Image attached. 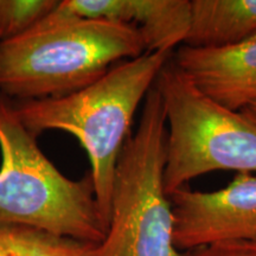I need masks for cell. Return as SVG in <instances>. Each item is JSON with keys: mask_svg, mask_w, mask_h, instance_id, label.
Here are the masks:
<instances>
[{"mask_svg": "<svg viewBox=\"0 0 256 256\" xmlns=\"http://www.w3.org/2000/svg\"><path fill=\"white\" fill-rule=\"evenodd\" d=\"M145 52L136 28L52 10L26 34L0 42V92L20 102L60 98Z\"/></svg>", "mask_w": 256, "mask_h": 256, "instance_id": "cell-1", "label": "cell"}, {"mask_svg": "<svg viewBox=\"0 0 256 256\" xmlns=\"http://www.w3.org/2000/svg\"><path fill=\"white\" fill-rule=\"evenodd\" d=\"M172 55L145 52L118 63L81 90L14 106L18 119L34 136L44 130H62L78 140L90 162L89 172L107 228L115 170L132 134L134 114Z\"/></svg>", "mask_w": 256, "mask_h": 256, "instance_id": "cell-2", "label": "cell"}, {"mask_svg": "<svg viewBox=\"0 0 256 256\" xmlns=\"http://www.w3.org/2000/svg\"><path fill=\"white\" fill-rule=\"evenodd\" d=\"M0 224L100 244L107 226L90 172L66 177L22 124L14 104L0 98Z\"/></svg>", "mask_w": 256, "mask_h": 256, "instance_id": "cell-3", "label": "cell"}, {"mask_svg": "<svg viewBox=\"0 0 256 256\" xmlns=\"http://www.w3.org/2000/svg\"><path fill=\"white\" fill-rule=\"evenodd\" d=\"M166 119L168 196L214 171L256 174V119L200 92L170 58L154 82Z\"/></svg>", "mask_w": 256, "mask_h": 256, "instance_id": "cell-4", "label": "cell"}, {"mask_svg": "<svg viewBox=\"0 0 256 256\" xmlns=\"http://www.w3.org/2000/svg\"><path fill=\"white\" fill-rule=\"evenodd\" d=\"M166 119L154 86L136 130L115 170L110 217L96 256H180L174 241V214L164 188Z\"/></svg>", "mask_w": 256, "mask_h": 256, "instance_id": "cell-5", "label": "cell"}, {"mask_svg": "<svg viewBox=\"0 0 256 256\" xmlns=\"http://www.w3.org/2000/svg\"><path fill=\"white\" fill-rule=\"evenodd\" d=\"M178 252L223 242L256 241V174L238 172L217 191L182 188L168 196Z\"/></svg>", "mask_w": 256, "mask_h": 256, "instance_id": "cell-6", "label": "cell"}, {"mask_svg": "<svg viewBox=\"0 0 256 256\" xmlns=\"http://www.w3.org/2000/svg\"><path fill=\"white\" fill-rule=\"evenodd\" d=\"M172 58L200 92L229 110H243L256 100V34L216 49L180 46Z\"/></svg>", "mask_w": 256, "mask_h": 256, "instance_id": "cell-7", "label": "cell"}, {"mask_svg": "<svg viewBox=\"0 0 256 256\" xmlns=\"http://www.w3.org/2000/svg\"><path fill=\"white\" fill-rule=\"evenodd\" d=\"M102 20L136 28L146 52H174L190 28V0H102Z\"/></svg>", "mask_w": 256, "mask_h": 256, "instance_id": "cell-8", "label": "cell"}, {"mask_svg": "<svg viewBox=\"0 0 256 256\" xmlns=\"http://www.w3.org/2000/svg\"><path fill=\"white\" fill-rule=\"evenodd\" d=\"M190 28L183 46H230L256 34V0H190Z\"/></svg>", "mask_w": 256, "mask_h": 256, "instance_id": "cell-9", "label": "cell"}, {"mask_svg": "<svg viewBox=\"0 0 256 256\" xmlns=\"http://www.w3.org/2000/svg\"><path fill=\"white\" fill-rule=\"evenodd\" d=\"M98 246L0 224V256H96Z\"/></svg>", "mask_w": 256, "mask_h": 256, "instance_id": "cell-10", "label": "cell"}, {"mask_svg": "<svg viewBox=\"0 0 256 256\" xmlns=\"http://www.w3.org/2000/svg\"><path fill=\"white\" fill-rule=\"evenodd\" d=\"M60 0H0V42L14 40L34 28Z\"/></svg>", "mask_w": 256, "mask_h": 256, "instance_id": "cell-11", "label": "cell"}, {"mask_svg": "<svg viewBox=\"0 0 256 256\" xmlns=\"http://www.w3.org/2000/svg\"><path fill=\"white\" fill-rule=\"evenodd\" d=\"M180 256H256V241L217 243L185 252Z\"/></svg>", "mask_w": 256, "mask_h": 256, "instance_id": "cell-12", "label": "cell"}, {"mask_svg": "<svg viewBox=\"0 0 256 256\" xmlns=\"http://www.w3.org/2000/svg\"><path fill=\"white\" fill-rule=\"evenodd\" d=\"M243 112H246V113L250 115L252 118H254V119H256V100L252 101V104H249L247 108H244V110H243Z\"/></svg>", "mask_w": 256, "mask_h": 256, "instance_id": "cell-13", "label": "cell"}]
</instances>
